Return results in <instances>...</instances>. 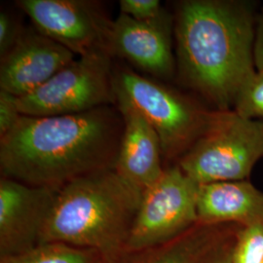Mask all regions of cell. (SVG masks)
Returning a JSON list of instances; mask_svg holds the SVG:
<instances>
[{"mask_svg":"<svg viewBox=\"0 0 263 263\" xmlns=\"http://www.w3.org/2000/svg\"><path fill=\"white\" fill-rule=\"evenodd\" d=\"M259 5L250 0H181L175 4L176 81L214 110H233L255 72Z\"/></svg>","mask_w":263,"mask_h":263,"instance_id":"1","label":"cell"},{"mask_svg":"<svg viewBox=\"0 0 263 263\" xmlns=\"http://www.w3.org/2000/svg\"><path fill=\"white\" fill-rule=\"evenodd\" d=\"M124 122L116 104L60 116L22 115L0 138L3 177L60 188L95 172L115 170Z\"/></svg>","mask_w":263,"mask_h":263,"instance_id":"2","label":"cell"},{"mask_svg":"<svg viewBox=\"0 0 263 263\" xmlns=\"http://www.w3.org/2000/svg\"><path fill=\"white\" fill-rule=\"evenodd\" d=\"M141 198L114 169L72 179L59 188L40 239L113 252L128 241Z\"/></svg>","mask_w":263,"mask_h":263,"instance_id":"3","label":"cell"},{"mask_svg":"<svg viewBox=\"0 0 263 263\" xmlns=\"http://www.w3.org/2000/svg\"><path fill=\"white\" fill-rule=\"evenodd\" d=\"M114 89L148 121L159 137L163 158L175 164L207 130L216 111L196 96L129 67H114Z\"/></svg>","mask_w":263,"mask_h":263,"instance_id":"4","label":"cell"},{"mask_svg":"<svg viewBox=\"0 0 263 263\" xmlns=\"http://www.w3.org/2000/svg\"><path fill=\"white\" fill-rule=\"evenodd\" d=\"M263 158V121L216 110L207 130L177 163L197 184L250 178Z\"/></svg>","mask_w":263,"mask_h":263,"instance_id":"5","label":"cell"},{"mask_svg":"<svg viewBox=\"0 0 263 263\" xmlns=\"http://www.w3.org/2000/svg\"><path fill=\"white\" fill-rule=\"evenodd\" d=\"M113 57L99 50L78 57L31 94L18 98L26 116H60L116 104Z\"/></svg>","mask_w":263,"mask_h":263,"instance_id":"6","label":"cell"},{"mask_svg":"<svg viewBox=\"0 0 263 263\" xmlns=\"http://www.w3.org/2000/svg\"><path fill=\"white\" fill-rule=\"evenodd\" d=\"M198 190L199 184L178 164L165 168L142 193L127 245L133 250L145 249L180 237L197 226Z\"/></svg>","mask_w":263,"mask_h":263,"instance_id":"7","label":"cell"},{"mask_svg":"<svg viewBox=\"0 0 263 263\" xmlns=\"http://www.w3.org/2000/svg\"><path fill=\"white\" fill-rule=\"evenodd\" d=\"M33 27L78 57L108 50L113 21L90 0H18Z\"/></svg>","mask_w":263,"mask_h":263,"instance_id":"8","label":"cell"},{"mask_svg":"<svg viewBox=\"0 0 263 263\" xmlns=\"http://www.w3.org/2000/svg\"><path fill=\"white\" fill-rule=\"evenodd\" d=\"M174 15L141 22L119 14L111 25L108 50L112 57L127 60L152 78L167 82L176 79Z\"/></svg>","mask_w":263,"mask_h":263,"instance_id":"9","label":"cell"},{"mask_svg":"<svg viewBox=\"0 0 263 263\" xmlns=\"http://www.w3.org/2000/svg\"><path fill=\"white\" fill-rule=\"evenodd\" d=\"M76 56L37 28H26L15 46L1 58L0 90L17 98L31 94Z\"/></svg>","mask_w":263,"mask_h":263,"instance_id":"10","label":"cell"},{"mask_svg":"<svg viewBox=\"0 0 263 263\" xmlns=\"http://www.w3.org/2000/svg\"><path fill=\"white\" fill-rule=\"evenodd\" d=\"M59 188L31 186L2 177L0 180V248L2 257L32 249Z\"/></svg>","mask_w":263,"mask_h":263,"instance_id":"11","label":"cell"},{"mask_svg":"<svg viewBox=\"0 0 263 263\" xmlns=\"http://www.w3.org/2000/svg\"><path fill=\"white\" fill-rule=\"evenodd\" d=\"M115 104L124 122L115 171L143 193L165 171L159 137L148 121L122 97L116 96Z\"/></svg>","mask_w":263,"mask_h":263,"instance_id":"12","label":"cell"},{"mask_svg":"<svg viewBox=\"0 0 263 263\" xmlns=\"http://www.w3.org/2000/svg\"><path fill=\"white\" fill-rule=\"evenodd\" d=\"M198 224L263 226V191L247 180L199 185Z\"/></svg>","mask_w":263,"mask_h":263,"instance_id":"13","label":"cell"},{"mask_svg":"<svg viewBox=\"0 0 263 263\" xmlns=\"http://www.w3.org/2000/svg\"><path fill=\"white\" fill-rule=\"evenodd\" d=\"M216 226L198 224L196 230L181 236L149 263H198L214 248Z\"/></svg>","mask_w":263,"mask_h":263,"instance_id":"14","label":"cell"},{"mask_svg":"<svg viewBox=\"0 0 263 263\" xmlns=\"http://www.w3.org/2000/svg\"><path fill=\"white\" fill-rule=\"evenodd\" d=\"M1 263H94V258L81 248L45 243L22 254L3 257Z\"/></svg>","mask_w":263,"mask_h":263,"instance_id":"15","label":"cell"},{"mask_svg":"<svg viewBox=\"0 0 263 263\" xmlns=\"http://www.w3.org/2000/svg\"><path fill=\"white\" fill-rule=\"evenodd\" d=\"M232 263H263V226H238Z\"/></svg>","mask_w":263,"mask_h":263,"instance_id":"16","label":"cell"},{"mask_svg":"<svg viewBox=\"0 0 263 263\" xmlns=\"http://www.w3.org/2000/svg\"><path fill=\"white\" fill-rule=\"evenodd\" d=\"M233 110L240 116L263 121V74L254 72L237 96Z\"/></svg>","mask_w":263,"mask_h":263,"instance_id":"17","label":"cell"},{"mask_svg":"<svg viewBox=\"0 0 263 263\" xmlns=\"http://www.w3.org/2000/svg\"><path fill=\"white\" fill-rule=\"evenodd\" d=\"M119 8L121 14L141 22L159 19L168 13L159 0H120Z\"/></svg>","mask_w":263,"mask_h":263,"instance_id":"18","label":"cell"},{"mask_svg":"<svg viewBox=\"0 0 263 263\" xmlns=\"http://www.w3.org/2000/svg\"><path fill=\"white\" fill-rule=\"evenodd\" d=\"M25 28L19 17L12 11H0V58L5 56L18 42Z\"/></svg>","mask_w":263,"mask_h":263,"instance_id":"19","label":"cell"},{"mask_svg":"<svg viewBox=\"0 0 263 263\" xmlns=\"http://www.w3.org/2000/svg\"><path fill=\"white\" fill-rule=\"evenodd\" d=\"M21 116L18 98L4 90H0V138L15 127Z\"/></svg>","mask_w":263,"mask_h":263,"instance_id":"20","label":"cell"},{"mask_svg":"<svg viewBox=\"0 0 263 263\" xmlns=\"http://www.w3.org/2000/svg\"><path fill=\"white\" fill-rule=\"evenodd\" d=\"M253 58L255 71L263 74V4L258 9L255 22Z\"/></svg>","mask_w":263,"mask_h":263,"instance_id":"21","label":"cell"},{"mask_svg":"<svg viewBox=\"0 0 263 263\" xmlns=\"http://www.w3.org/2000/svg\"><path fill=\"white\" fill-rule=\"evenodd\" d=\"M234 240V237H233ZM233 240L230 244L220 246L218 249L212 251V255L206 258L204 263H232V248Z\"/></svg>","mask_w":263,"mask_h":263,"instance_id":"22","label":"cell"}]
</instances>
